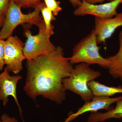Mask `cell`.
Wrapping results in <instances>:
<instances>
[{
	"label": "cell",
	"instance_id": "1",
	"mask_svg": "<svg viewBox=\"0 0 122 122\" xmlns=\"http://www.w3.org/2000/svg\"><path fill=\"white\" fill-rule=\"evenodd\" d=\"M27 76L24 89L34 100L41 95L58 104L66 99L63 79L70 76L73 68L70 57L64 56L61 46L47 54L26 61Z\"/></svg>",
	"mask_w": 122,
	"mask_h": 122
},
{
	"label": "cell",
	"instance_id": "2",
	"mask_svg": "<svg viewBox=\"0 0 122 122\" xmlns=\"http://www.w3.org/2000/svg\"><path fill=\"white\" fill-rule=\"evenodd\" d=\"M90 65L79 63L73 67L70 76L62 82L66 90L70 91L81 97L85 102H89L94 96L88 83L101 75V72L92 69Z\"/></svg>",
	"mask_w": 122,
	"mask_h": 122
},
{
	"label": "cell",
	"instance_id": "3",
	"mask_svg": "<svg viewBox=\"0 0 122 122\" xmlns=\"http://www.w3.org/2000/svg\"><path fill=\"white\" fill-rule=\"evenodd\" d=\"M100 48L98 46L97 36L93 29L89 34L75 46L72 56L70 57V62L72 65L81 63L97 64L107 69L109 61L101 56L99 52Z\"/></svg>",
	"mask_w": 122,
	"mask_h": 122
},
{
	"label": "cell",
	"instance_id": "4",
	"mask_svg": "<svg viewBox=\"0 0 122 122\" xmlns=\"http://www.w3.org/2000/svg\"><path fill=\"white\" fill-rule=\"evenodd\" d=\"M40 13L39 5L32 12L24 14L21 12V8L11 1L0 31V40H5L12 36L14 30L20 24L28 23L30 25H34L38 27L43 20Z\"/></svg>",
	"mask_w": 122,
	"mask_h": 122
},
{
	"label": "cell",
	"instance_id": "5",
	"mask_svg": "<svg viewBox=\"0 0 122 122\" xmlns=\"http://www.w3.org/2000/svg\"><path fill=\"white\" fill-rule=\"evenodd\" d=\"M38 28L39 33L36 35H32L30 30L25 28L24 35L27 39L25 43L23 52L25 59L27 60L51 52L56 48L51 41L50 37L46 34L43 19Z\"/></svg>",
	"mask_w": 122,
	"mask_h": 122
},
{
	"label": "cell",
	"instance_id": "6",
	"mask_svg": "<svg viewBox=\"0 0 122 122\" xmlns=\"http://www.w3.org/2000/svg\"><path fill=\"white\" fill-rule=\"evenodd\" d=\"M25 43L17 36H12L5 41V61L9 72L17 74L22 69Z\"/></svg>",
	"mask_w": 122,
	"mask_h": 122
},
{
	"label": "cell",
	"instance_id": "7",
	"mask_svg": "<svg viewBox=\"0 0 122 122\" xmlns=\"http://www.w3.org/2000/svg\"><path fill=\"white\" fill-rule=\"evenodd\" d=\"M122 3V0H115L102 4H92L82 0L81 5L75 9L74 15L79 16L92 15L103 19L112 18L117 14L116 10Z\"/></svg>",
	"mask_w": 122,
	"mask_h": 122
},
{
	"label": "cell",
	"instance_id": "8",
	"mask_svg": "<svg viewBox=\"0 0 122 122\" xmlns=\"http://www.w3.org/2000/svg\"><path fill=\"white\" fill-rule=\"evenodd\" d=\"M94 29L97 36L98 44L105 43L112 36L116 30L122 26V12L114 18L103 19L95 17Z\"/></svg>",
	"mask_w": 122,
	"mask_h": 122
},
{
	"label": "cell",
	"instance_id": "9",
	"mask_svg": "<svg viewBox=\"0 0 122 122\" xmlns=\"http://www.w3.org/2000/svg\"><path fill=\"white\" fill-rule=\"evenodd\" d=\"M9 72L5 67L4 71L0 74V101H2L3 106H5L8 102L9 96H12L21 114L22 111L17 99L16 88L18 82L22 77L20 75L11 76Z\"/></svg>",
	"mask_w": 122,
	"mask_h": 122
},
{
	"label": "cell",
	"instance_id": "10",
	"mask_svg": "<svg viewBox=\"0 0 122 122\" xmlns=\"http://www.w3.org/2000/svg\"><path fill=\"white\" fill-rule=\"evenodd\" d=\"M122 99V96L115 98L94 96L91 101L85 102V104L78 109L76 113L70 115L64 122H69L74 120L79 116L86 112H91L95 113L99 110L109 111L112 109L111 105Z\"/></svg>",
	"mask_w": 122,
	"mask_h": 122
},
{
	"label": "cell",
	"instance_id": "11",
	"mask_svg": "<svg viewBox=\"0 0 122 122\" xmlns=\"http://www.w3.org/2000/svg\"><path fill=\"white\" fill-rule=\"evenodd\" d=\"M119 48L117 52L107 58L109 62L107 69L113 78L122 81V30L119 35Z\"/></svg>",
	"mask_w": 122,
	"mask_h": 122
},
{
	"label": "cell",
	"instance_id": "12",
	"mask_svg": "<svg viewBox=\"0 0 122 122\" xmlns=\"http://www.w3.org/2000/svg\"><path fill=\"white\" fill-rule=\"evenodd\" d=\"M116 106L105 113H91L89 116L88 122H99L112 118H122V99L116 102Z\"/></svg>",
	"mask_w": 122,
	"mask_h": 122
},
{
	"label": "cell",
	"instance_id": "13",
	"mask_svg": "<svg viewBox=\"0 0 122 122\" xmlns=\"http://www.w3.org/2000/svg\"><path fill=\"white\" fill-rule=\"evenodd\" d=\"M88 86L94 96L110 97L116 94L122 93V86H108L95 80L90 82L88 83Z\"/></svg>",
	"mask_w": 122,
	"mask_h": 122
},
{
	"label": "cell",
	"instance_id": "14",
	"mask_svg": "<svg viewBox=\"0 0 122 122\" xmlns=\"http://www.w3.org/2000/svg\"><path fill=\"white\" fill-rule=\"evenodd\" d=\"M39 7L45 24L46 32L51 37L54 34V26L51 24V22L55 20L56 18L52 11L46 7L44 2H41L39 5Z\"/></svg>",
	"mask_w": 122,
	"mask_h": 122
},
{
	"label": "cell",
	"instance_id": "15",
	"mask_svg": "<svg viewBox=\"0 0 122 122\" xmlns=\"http://www.w3.org/2000/svg\"><path fill=\"white\" fill-rule=\"evenodd\" d=\"M42 0H12L21 8H33L35 9L39 6L41 4Z\"/></svg>",
	"mask_w": 122,
	"mask_h": 122
},
{
	"label": "cell",
	"instance_id": "16",
	"mask_svg": "<svg viewBox=\"0 0 122 122\" xmlns=\"http://www.w3.org/2000/svg\"><path fill=\"white\" fill-rule=\"evenodd\" d=\"M47 8L52 11L54 16H57L62 10L60 6L61 2L56 0H43Z\"/></svg>",
	"mask_w": 122,
	"mask_h": 122
},
{
	"label": "cell",
	"instance_id": "17",
	"mask_svg": "<svg viewBox=\"0 0 122 122\" xmlns=\"http://www.w3.org/2000/svg\"><path fill=\"white\" fill-rule=\"evenodd\" d=\"M12 0H0V17L5 19Z\"/></svg>",
	"mask_w": 122,
	"mask_h": 122
},
{
	"label": "cell",
	"instance_id": "18",
	"mask_svg": "<svg viewBox=\"0 0 122 122\" xmlns=\"http://www.w3.org/2000/svg\"><path fill=\"white\" fill-rule=\"evenodd\" d=\"M5 41L0 40V71L3 70L5 65V61L4 47Z\"/></svg>",
	"mask_w": 122,
	"mask_h": 122
},
{
	"label": "cell",
	"instance_id": "19",
	"mask_svg": "<svg viewBox=\"0 0 122 122\" xmlns=\"http://www.w3.org/2000/svg\"><path fill=\"white\" fill-rule=\"evenodd\" d=\"M0 122H18L14 117H10L6 114H4L0 117Z\"/></svg>",
	"mask_w": 122,
	"mask_h": 122
},
{
	"label": "cell",
	"instance_id": "20",
	"mask_svg": "<svg viewBox=\"0 0 122 122\" xmlns=\"http://www.w3.org/2000/svg\"><path fill=\"white\" fill-rule=\"evenodd\" d=\"M70 2L73 7L74 8H78L81 5L82 3V0H69Z\"/></svg>",
	"mask_w": 122,
	"mask_h": 122
},
{
	"label": "cell",
	"instance_id": "21",
	"mask_svg": "<svg viewBox=\"0 0 122 122\" xmlns=\"http://www.w3.org/2000/svg\"><path fill=\"white\" fill-rule=\"evenodd\" d=\"M84 0L89 4H96L97 3H102L106 0L112 1L115 0Z\"/></svg>",
	"mask_w": 122,
	"mask_h": 122
},
{
	"label": "cell",
	"instance_id": "22",
	"mask_svg": "<svg viewBox=\"0 0 122 122\" xmlns=\"http://www.w3.org/2000/svg\"><path fill=\"white\" fill-rule=\"evenodd\" d=\"M4 19H2L0 17V28L2 27L4 22Z\"/></svg>",
	"mask_w": 122,
	"mask_h": 122
}]
</instances>
